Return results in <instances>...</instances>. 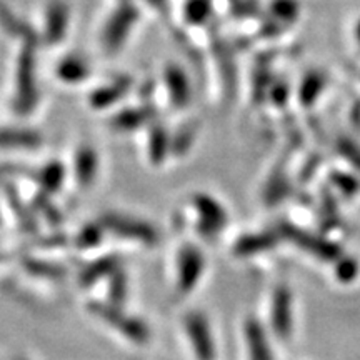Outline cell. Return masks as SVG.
<instances>
[{
  "label": "cell",
  "mask_w": 360,
  "mask_h": 360,
  "mask_svg": "<svg viewBox=\"0 0 360 360\" xmlns=\"http://www.w3.org/2000/svg\"><path fill=\"white\" fill-rule=\"evenodd\" d=\"M184 328L191 340L192 350L197 360H215L217 349H215V339L210 330L209 322L205 315L199 312H192L184 319Z\"/></svg>",
  "instance_id": "cell-1"
},
{
  "label": "cell",
  "mask_w": 360,
  "mask_h": 360,
  "mask_svg": "<svg viewBox=\"0 0 360 360\" xmlns=\"http://www.w3.org/2000/svg\"><path fill=\"white\" fill-rule=\"evenodd\" d=\"M205 269V259L195 245H184L177 257V289L182 295L197 287Z\"/></svg>",
  "instance_id": "cell-2"
},
{
  "label": "cell",
  "mask_w": 360,
  "mask_h": 360,
  "mask_svg": "<svg viewBox=\"0 0 360 360\" xmlns=\"http://www.w3.org/2000/svg\"><path fill=\"white\" fill-rule=\"evenodd\" d=\"M292 292L287 285H278L274 290L270 302V327L277 339L287 340L294 327V309H292Z\"/></svg>",
  "instance_id": "cell-3"
},
{
  "label": "cell",
  "mask_w": 360,
  "mask_h": 360,
  "mask_svg": "<svg viewBox=\"0 0 360 360\" xmlns=\"http://www.w3.org/2000/svg\"><path fill=\"white\" fill-rule=\"evenodd\" d=\"M282 233L287 238H290L295 245H299L300 249L309 250L310 254L315 255V257L328 260V262H334V260H339L342 257L340 247L334 244V242H328L323 240V238L310 236L307 232L299 231L294 225H283Z\"/></svg>",
  "instance_id": "cell-4"
},
{
  "label": "cell",
  "mask_w": 360,
  "mask_h": 360,
  "mask_svg": "<svg viewBox=\"0 0 360 360\" xmlns=\"http://www.w3.org/2000/svg\"><path fill=\"white\" fill-rule=\"evenodd\" d=\"M105 229H109L117 236L120 237H129L135 238L137 242H142V244L150 245L157 242V232L150 227L148 224L139 222V220L134 219H125V217H115V215H109L105 219Z\"/></svg>",
  "instance_id": "cell-5"
},
{
  "label": "cell",
  "mask_w": 360,
  "mask_h": 360,
  "mask_svg": "<svg viewBox=\"0 0 360 360\" xmlns=\"http://www.w3.org/2000/svg\"><path fill=\"white\" fill-rule=\"evenodd\" d=\"M245 345L249 360H274L270 339L257 319H247L244 326Z\"/></svg>",
  "instance_id": "cell-6"
},
{
  "label": "cell",
  "mask_w": 360,
  "mask_h": 360,
  "mask_svg": "<svg viewBox=\"0 0 360 360\" xmlns=\"http://www.w3.org/2000/svg\"><path fill=\"white\" fill-rule=\"evenodd\" d=\"M193 207H195L197 215L200 217V225L205 232L215 233L222 231L224 225L227 224V214H225L224 207L212 197L204 195V193L195 195Z\"/></svg>",
  "instance_id": "cell-7"
},
{
  "label": "cell",
  "mask_w": 360,
  "mask_h": 360,
  "mask_svg": "<svg viewBox=\"0 0 360 360\" xmlns=\"http://www.w3.org/2000/svg\"><path fill=\"white\" fill-rule=\"evenodd\" d=\"M135 19V12L132 8H124L122 12L115 13V17L109 22L110 27H107L103 34V44L110 49H117L124 42L125 35L129 34L132 20Z\"/></svg>",
  "instance_id": "cell-8"
},
{
  "label": "cell",
  "mask_w": 360,
  "mask_h": 360,
  "mask_svg": "<svg viewBox=\"0 0 360 360\" xmlns=\"http://www.w3.org/2000/svg\"><path fill=\"white\" fill-rule=\"evenodd\" d=\"M277 237L272 233H249V236L240 237L233 247V254L238 257H250V255H257L260 252L272 249L276 245Z\"/></svg>",
  "instance_id": "cell-9"
},
{
  "label": "cell",
  "mask_w": 360,
  "mask_h": 360,
  "mask_svg": "<svg viewBox=\"0 0 360 360\" xmlns=\"http://www.w3.org/2000/svg\"><path fill=\"white\" fill-rule=\"evenodd\" d=\"M165 84H167L169 96L177 107H184L191 101V84H188L187 75L177 65L170 67L165 72Z\"/></svg>",
  "instance_id": "cell-10"
},
{
  "label": "cell",
  "mask_w": 360,
  "mask_h": 360,
  "mask_svg": "<svg viewBox=\"0 0 360 360\" xmlns=\"http://www.w3.org/2000/svg\"><path fill=\"white\" fill-rule=\"evenodd\" d=\"M326 87V77L321 74V72H310V74L305 75L299 89V97L300 102L304 105H312V103L317 101L321 92Z\"/></svg>",
  "instance_id": "cell-11"
},
{
  "label": "cell",
  "mask_w": 360,
  "mask_h": 360,
  "mask_svg": "<svg viewBox=\"0 0 360 360\" xmlns=\"http://www.w3.org/2000/svg\"><path fill=\"white\" fill-rule=\"evenodd\" d=\"M270 13L278 25H287L297 20L300 13V6L297 0H272Z\"/></svg>",
  "instance_id": "cell-12"
},
{
  "label": "cell",
  "mask_w": 360,
  "mask_h": 360,
  "mask_svg": "<svg viewBox=\"0 0 360 360\" xmlns=\"http://www.w3.org/2000/svg\"><path fill=\"white\" fill-rule=\"evenodd\" d=\"M210 13H212V2L210 0H186L184 17H186L188 24H204L210 17Z\"/></svg>",
  "instance_id": "cell-13"
},
{
  "label": "cell",
  "mask_w": 360,
  "mask_h": 360,
  "mask_svg": "<svg viewBox=\"0 0 360 360\" xmlns=\"http://www.w3.org/2000/svg\"><path fill=\"white\" fill-rule=\"evenodd\" d=\"M40 139L34 132H29V130H2L0 132V146L7 147H29V146H37Z\"/></svg>",
  "instance_id": "cell-14"
},
{
  "label": "cell",
  "mask_w": 360,
  "mask_h": 360,
  "mask_svg": "<svg viewBox=\"0 0 360 360\" xmlns=\"http://www.w3.org/2000/svg\"><path fill=\"white\" fill-rule=\"evenodd\" d=\"M67 22V12L64 6H56L49 11V20H47V32H49V42H57V39L64 34V27Z\"/></svg>",
  "instance_id": "cell-15"
},
{
  "label": "cell",
  "mask_w": 360,
  "mask_h": 360,
  "mask_svg": "<svg viewBox=\"0 0 360 360\" xmlns=\"http://www.w3.org/2000/svg\"><path fill=\"white\" fill-rule=\"evenodd\" d=\"M87 65L80 58H65L58 69V74L62 79H65V82H80L87 75Z\"/></svg>",
  "instance_id": "cell-16"
},
{
  "label": "cell",
  "mask_w": 360,
  "mask_h": 360,
  "mask_svg": "<svg viewBox=\"0 0 360 360\" xmlns=\"http://www.w3.org/2000/svg\"><path fill=\"white\" fill-rule=\"evenodd\" d=\"M96 170H97L96 152L84 148L77 157V177L82 180V182H90V180L96 177Z\"/></svg>",
  "instance_id": "cell-17"
},
{
  "label": "cell",
  "mask_w": 360,
  "mask_h": 360,
  "mask_svg": "<svg viewBox=\"0 0 360 360\" xmlns=\"http://www.w3.org/2000/svg\"><path fill=\"white\" fill-rule=\"evenodd\" d=\"M335 277L339 278L340 282L349 283L352 282L355 277L359 276V264L357 260L352 257H340L339 260H335Z\"/></svg>",
  "instance_id": "cell-18"
},
{
  "label": "cell",
  "mask_w": 360,
  "mask_h": 360,
  "mask_svg": "<svg viewBox=\"0 0 360 360\" xmlns=\"http://www.w3.org/2000/svg\"><path fill=\"white\" fill-rule=\"evenodd\" d=\"M339 152L354 165L355 169L360 170V147L357 143L349 141V139H344V141L339 142Z\"/></svg>",
  "instance_id": "cell-19"
},
{
  "label": "cell",
  "mask_w": 360,
  "mask_h": 360,
  "mask_svg": "<svg viewBox=\"0 0 360 360\" xmlns=\"http://www.w3.org/2000/svg\"><path fill=\"white\" fill-rule=\"evenodd\" d=\"M270 97H272V101L278 103V105H283V103L287 102V98H289V87L283 82L276 84L272 90H270Z\"/></svg>",
  "instance_id": "cell-20"
},
{
  "label": "cell",
  "mask_w": 360,
  "mask_h": 360,
  "mask_svg": "<svg viewBox=\"0 0 360 360\" xmlns=\"http://www.w3.org/2000/svg\"><path fill=\"white\" fill-rule=\"evenodd\" d=\"M335 180V184H337V187L340 188L342 192L345 193V195H352V193H355L357 192V182H355V179L354 177H347V180H344V177H335L334 179Z\"/></svg>",
  "instance_id": "cell-21"
},
{
  "label": "cell",
  "mask_w": 360,
  "mask_h": 360,
  "mask_svg": "<svg viewBox=\"0 0 360 360\" xmlns=\"http://www.w3.org/2000/svg\"><path fill=\"white\" fill-rule=\"evenodd\" d=\"M355 37H357V40L360 42V20L357 22V27H355Z\"/></svg>",
  "instance_id": "cell-22"
},
{
  "label": "cell",
  "mask_w": 360,
  "mask_h": 360,
  "mask_svg": "<svg viewBox=\"0 0 360 360\" xmlns=\"http://www.w3.org/2000/svg\"><path fill=\"white\" fill-rule=\"evenodd\" d=\"M232 2H238V0H232Z\"/></svg>",
  "instance_id": "cell-23"
}]
</instances>
